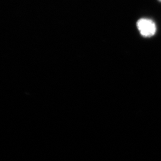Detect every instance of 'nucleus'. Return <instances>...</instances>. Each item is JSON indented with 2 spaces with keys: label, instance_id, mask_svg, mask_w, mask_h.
Listing matches in <instances>:
<instances>
[{
  "label": "nucleus",
  "instance_id": "obj_1",
  "mask_svg": "<svg viewBox=\"0 0 161 161\" xmlns=\"http://www.w3.org/2000/svg\"><path fill=\"white\" fill-rule=\"evenodd\" d=\"M137 27L141 35L146 38L153 36L156 32L155 23L150 19H140L137 22Z\"/></svg>",
  "mask_w": 161,
  "mask_h": 161
},
{
  "label": "nucleus",
  "instance_id": "obj_2",
  "mask_svg": "<svg viewBox=\"0 0 161 161\" xmlns=\"http://www.w3.org/2000/svg\"><path fill=\"white\" fill-rule=\"evenodd\" d=\"M159 2H161V0H158Z\"/></svg>",
  "mask_w": 161,
  "mask_h": 161
}]
</instances>
